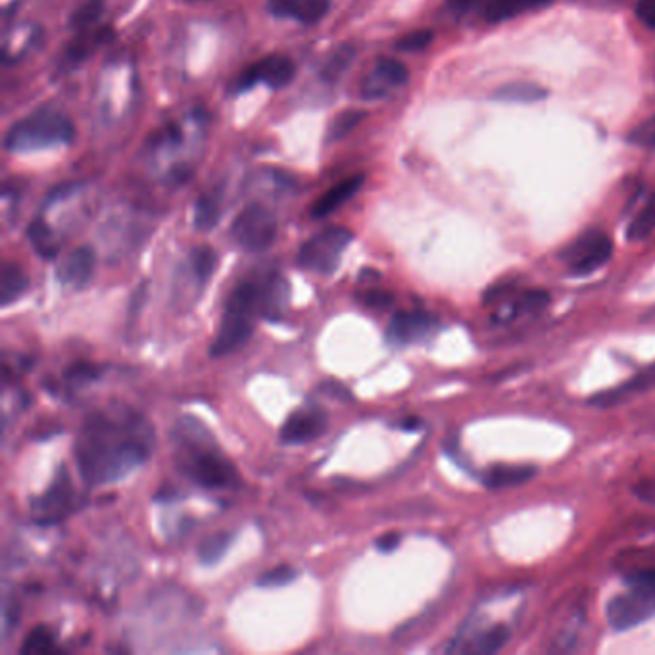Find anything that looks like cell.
Instances as JSON below:
<instances>
[{
    "label": "cell",
    "mask_w": 655,
    "mask_h": 655,
    "mask_svg": "<svg viewBox=\"0 0 655 655\" xmlns=\"http://www.w3.org/2000/svg\"><path fill=\"white\" fill-rule=\"evenodd\" d=\"M152 425L129 408L91 413L75 440V463L87 485L122 481L152 454Z\"/></svg>",
    "instance_id": "obj_1"
},
{
    "label": "cell",
    "mask_w": 655,
    "mask_h": 655,
    "mask_svg": "<svg viewBox=\"0 0 655 655\" xmlns=\"http://www.w3.org/2000/svg\"><path fill=\"white\" fill-rule=\"evenodd\" d=\"M175 460L179 471L193 483L210 490L235 488L241 483L235 465L219 452L216 440L193 417H185L175 427Z\"/></svg>",
    "instance_id": "obj_2"
},
{
    "label": "cell",
    "mask_w": 655,
    "mask_h": 655,
    "mask_svg": "<svg viewBox=\"0 0 655 655\" xmlns=\"http://www.w3.org/2000/svg\"><path fill=\"white\" fill-rule=\"evenodd\" d=\"M262 310H264V277L244 279L235 287V291L231 292L225 304L218 335L210 348L212 358L229 356L244 346L252 337L256 317L262 316Z\"/></svg>",
    "instance_id": "obj_3"
},
{
    "label": "cell",
    "mask_w": 655,
    "mask_h": 655,
    "mask_svg": "<svg viewBox=\"0 0 655 655\" xmlns=\"http://www.w3.org/2000/svg\"><path fill=\"white\" fill-rule=\"evenodd\" d=\"M73 139L75 125L66 114L56 110H37L6 131L4 146L10 152H29L50 146L70 145Z\"/></svg>",
    "instance_id": "obj_4"
},
{
    "label": "cell",
    "mask_w": 655,
    "mask_h": 655,
    "mask_svg": "<svg viewBox=\"0 0 655 655\" xmlns=\"http://www.w3.org/2000/svg\"><path fill=\"white\" fill-rule=\"evenodd\" d=\"M655 615V569L627 577V590L607 604V623L615 631H629Z\"/></svg>",
    "instance_id": "obj_5"
},
{
    "label": "cell",
    "mask_w": 655,
    "mask_h": 655,
    "mask_svg": "<svg viewBox=\"0 0 655 655\" xmlns=\"http://www.w3.org/2000/svg\"><path fill=\"white\" fill-rule=\"evenodd\" d=\"M354 241V233L346 227H327L302 244L298 264L317 275H333L340 266L344 250Z\"/></svg>",
    "instance_id": "obj_6"
},
{
    "label": "cell",
    "mask_w": 655,
    "mask_h": 655,
    "mask_svg": "<svg viewBox=\"0 0 655 655\" xmlns=\"http://www.w3.org/2000/svg\"><path fill=\"white\" fill-rule=\"evenodd\" d=\"M231 237L248 252H264L277 239V219L266 206L248 204L233 221Z\"/></svg>",
    "instance_id": "obj_7"
},
{
    "label": "cell",
    "mask_w": 655,
    "mask_h": 655,
    "mask_svg": "<svg viewBox=\"0 0 655 655\" xmlns=\"http://www.w3.org/2000/svg\"><path fill=\"white\" fill-rule=\"evenodd\" d=\"M613 254V241L602 231H586L561 252V262L577 275L586 277L606 266Z\"/></svg>",
    "instance_id": "obj_8"
},
{
    "label": "cell",
    "mask_w": 655,
    "mask_h": 655,
    "mask_svg": "<svg viewBox=\"0 0 655 655\" xmlns=\"http://www.w3.org/2000/svg\"><path fill=\"white\" fill-rule=\"evenodd\" d=\"M296 68L291 58L285 54H269L258 60L254 66L246 68L237 77V91L252 89L256 83H266L271 89H283L294 79Z\"/></svg>",
    "instance_id": "obj_9"
},
{
    "label": "cell",
    "mask_w": 655,
    "mask_h": 655,
    "mask_svg": "<svg viewBox=\"0 0 655 655\" xmlns=\"http://www.w3.org/2000/svg\"><path fill=\"white\" fill-rule=\"evenodd\" d=\"M329 429V417L317 406H306L292 413L291 417L283 423L279 438L283 444L298 446L314 442L323 437Z\"/></svg>",
    "instance_id": "obj_10"
},
{
    "label": "cell",
    "mask_w": 655,
    "mask_h": 655,
    "mask_svg": "<svg viewBox=\"0 0 655 655\" xmlns=\"http://www.w3.org/2000/svg\"><path fill=\"white\" fill-rule=\"evenodd\" d=\"M72 500V479H70L68 471L62 467L49 490L41 498H35L31 504L33 513L37 517V523L52 525V523L60 521L66 515V511L70 510Z\"/></svg>",
    "instance_id": "obj_11"
},
{
    "label": "cell",
    "mask_w": 655,
    "mask_h": 655,
    "mask_svg": "<svg viewBox=\"0 0 655 655\" xmlns=\"http://www.w3.org/2000/svg\"><path fill=\"white\" fill-rule=\"evenodd\" d=\"M437 329V319L425 312H396L387 327V340L392 346H408L429 339Z\"/></svg>",
    "instance_id": "obj_12"
},
{
    "label": "cell",
    "mask_w": 655,
    "mask_h": 655,
    "mask_svg": "<svg viewBox=\"0 0 655 655\" xmlns=\"http://www.w3.org/2000/svg\"><path fill=\"white\" fill-rule=\"evenodd\" d=\"M97 256L91 246H79L70 252L64 264L58 269V279L72 289H85L95 273Z\"/></svg>",
    "instance_id": "obj_13"
},
{
    "label": "cell",
    "mask_w": 655,
    "mask_h": 655,
    "mask_svg": "<svg viewBox=\"0 0 655 655\" xmlns=\"http://www.w3.org/2000/svg\"><path fill=\"white\" fill-rule=\"evenodd\" d=\"M267 6L277 18H292L300 24L314 25L329 14L331 0H267Z\"/></svg>",
    "instance_id": "obj_14"
},
{
    "label": "cell",
    "mask_w": 655,
    "mask_h": 655,
    "mask_svg": "<svg viewBox=\"0 0 655 655\" xmlns=\"http://www.w3.org/2000/svg\"><path fill=\"white\" fill-rule=\"evenodd\" d=\"M655 389V362L644 369H640L634 377H631L627 383L615 387V389L600 392L590 400V404L600 406V408H609L617 406L621 402H627L629 398H634L638 394H644L648 390Z\"/></svg>",
    "instance_id": "obj_15"
},
{
    "label": "cell",
    "mask_w": 655,
    "mask_h": 655,
    "mask_svg": "<svg viewBox=\"0 0 655 655\" xmlns=\"http://www.w3.org/2000/svg\"><path fill=\"white\" fill-rule=\"evenodd\" d=\"M365 175L358 173L352 177L342 179L337 185H333L327 193L317 198L310 210V216L314 219H323L331 216L335 210H339L340 206H344L350 198L358 195V191L364 187Z\"/></svg>",
    "instance_id": "obj_16"
},
{
    "label": "cell",
    "mask_w": 655,
    "mask_h": 655,
    "mask_svg": "<svg viewBox=\"0 0 655 655\" xmlns=\"http://www.w3.org/2000/svg\"><path fill=\"white\" fill-rule=\"evenodd\" d=\"M554 0H488L485 8V18L492 24L506 22L521 14L533 12L538 8L550 6Z\"/></svg>",
    "instance_id": "obj_17"
},
{
    "label": "cell",
    "mask_w": 655,
    "mask_h": 655,
    "mask_svg": "<svg viewBox=\"0 0 655 655\" xmlns=\"http://www.w3.org/2000/svg\"><path fill=\"white\" fill-rule=\"evenodd\" d=\"M533 475L534 469L529 465H496L486 471L483 483L488 488H508L527 483Z\"/></svg>",
    "instance_id": "obj_18"
},
{
    "label": "cell",
    "mask_w": 655,
    "mask_h": 655,
    "mask_svg": "<svg viewBox=\"0 0 655 655\" xmlns=\"http://www.w3.org/2000/svg\"><path fill=\"white\" fill-rule=\"evenodd\" d=\"M29 289V279L24 269L16 264H4L2 267V279H0V304L10 306L16 302L25 291Z\"/></svg>",
    "instance_id": "obj_19"
},
{
    "label": "cell",
    "mask_w": 655,
    "mask_h": 655,
    "mask_svg": "<svg viewBox=\"0 0 655 655\" xmlns=\"http://www.w3.org/2000/svg\"><path fill=\"white\" fill-rule=\"evenodd\" d=\"M508 640H510V629L504 625H496L477 634L463 650L471 654H494L500 648H504Z\"/></svg>",
    "instance_id": "obj_20"
},
{
    "label": "cell",
    "mask_w": 655,
    "mask_h": 655,
    "mask_svg": "<svg viewBox=\"0 0 655 655\" xmlns=\"http://www.w3.org/2000/svg\"><path fill=\"white\" fill-rule=\"evenodd\" d=\"M546 97H548V91L544 87H540L536 83H529V81L508 83L494 93V98L504 100V102H536V100Z\"/></svg>",
    "instance_id": "obj_21"
},
{
    "label": "cell",
    "mask_w": 655,
    "mask_h": 655,
    "mask_svg": "<svg viewBox=\"0 0 655 655\" xmlns=\"http://www.w3.org/2000/svg\"><path fill=\"white\" fill-rule=\"evenodd\" d=\"M655 231V193L646 200V204L638 210V214L632 218L627 229V239L636 243L648 239Z\"/></svg>",
    "instance_id": "obj_22"
},
{
    "label": "cell",
    "mask_w": 655,
    "mask_h": 655,
    "mask_svg": "<svg viewBox=\"0 0 655 655\" xmlns=\"http://www.w3.org/2000/svg\"><path fill=\"white\" fill-rule=\"evenodd\" d=\"M221 202L216 193H206L196 200L195 227L198 231H212L219 223Z\"/></svg>",
    "instance_id": "obj_23"
},
{
    "label": "cell",
    "mask_w": 655,
    "mask_h": 655,
    "mask_svg": "<svg viewBox=\"0 0 655 655\" xmlns=\"http://www.w3.org/2000/svg\"><path fill=\"white\" fill-rule=\"evenodd\" d=\"M354 58H356V49L352 45H340L325 60V64L321 68V79H325L329 83L337 81L340 75L350 68Z\"/></svg>",
    "instance_id": "obj_24"
},
{
    "label": "cell",
    "mask_w": 655,
    "mask_h": 655,
    "mask_svg": "<svg viewBox=\"0 0 655 655\" xmlns=\"http://www.w3.org/2000/svg\"><path fill=\"white\" fill-rule=\"evenodd\" d=\"M550 296L544 291L521 292L510 302V319L521 316H534L548 306Z\"/></svg>",
    "instance_id": "obj_25"
},
{
    "label": "cell",
    "mask_w": 655,
    "mask_h": 655,
    "mask_svg": "<svg viewBox=\"0 0 655 655\" xmlns=\"http://www.w3.org/2000/svg\"><path fill=\"white\" fill-rule=\"evenodd\" d=\"M218 264V254L210 246H196L191 252V267L195 273L198 287H206V283L212 279Z\"/></svg>",
    "instance_id": "obj_26"
},
{
    "label": "cell",
    "mask_w": 655,
    "mask_h": 655,
    "mask_svg": "<svg viewBox=\"0 0 655 655\" xmlns=\"http://www.w3.org/2000/svg\"><path fill=\"white\" fill-rule=\"evenodd\" d=\"M29 241L33 244L35 252L45 258V260H52L58 254V246L54 244L52 233H50L49 225L43 219H35L31 221L29 229H27Z\"/></svg>",
    "instance_id": "obj_27"
},
{
    "label": "cell",
    "mask_w": 655,
    "mask_h": 655,
    "mask_svg": "<svg viewBox=\"0 0 655 655\" xmlns=\"http://www.w3.org/2000/svg\"><path fill=\"white\" fill-rule=\"evenodd\" d=\"M231 542H233L231 533L212 534L206 540H202V544L198 548V558L204 565H214L227 554Z\"/></svg>",
    "instance_id": "obj_28"
},
{
    "label": "cell",
    "mask_w": 655,
    "mask_h": 655,
    "mask_svg": "<svg viewBox=\"0 0 655 655\" xmlns=\"http://www.w3.org/2000/svg\"><path fill=\"white\" fill-rule=\"evenodd\" d=\"M375 75L387 85V87H400V85H406L408 79H410V72L408 68L394 60V58H379L377 64H375Z\"/></svg>",
    "instance_id": "obj_29"
},
{
    "label": "cell",
    "mask_w": 655,
    "mask_h": 655,
    "mask_svg": "<svg viewBox=\"0 0 655 655\" xmlns=\"http://www.w3.org/2000/svg\"><path fill=\"white\" fill-rule=\"evenodd\" d=\"M364 110H344L333 120L329 127V141H342L365 120Z\"/></svg>",
    "instance_id": "obj_30"
},
{
    "label": "cell",
    "mask_w": 655,
    "mask_h": 655,
    "mask_svg": "<svg viewBox=\"0 0 655 655\" xmlns=\"http://www.w3.org/2000/svg\"><path fill=\"white\" fill-rule=\"evenodd\" d=\"M52 650H54V634L43 625L29 632L20 648L22 654H49Z\"/></svg>",
    "instance_id": "obj_31"
},
{
    "label": "cell",
    "mask_w": 655,
    "mask_h": 655,
    "mask_svg": "<svg viewBox=\"0 0 655 655\" xmlns=\"http://www.w3.org/2000/svg\"><path fill=\"white\" fill-rule=\"evenodd\" d=\"M102 12H104V0H87L73 12L70 25L77 31L89 29L91 25L97 24Z\"/></svg>",
    "instance_id": "obj_32"
},
{
    "label": "cell",
    "mask_w": 655,
    "mask_h": 655,
    "mask_svg": "<svg viewBox=\"0 0 655 655\" xmlns=\"http://www.w3.org/2000/svg\"><path fill=\"white\" fill-rule=\"evenodd\" d=\"M296 577H298V571L294 567H291V565H279V567L269 569L264 575H260L258 584L264 586V588H281V586L294 583Z\"/></svg>",
    "instance_id": "obj_33"
},
{
    "label": "cell",
    "mask_w": 655,
    "mask_h": 655,
    "mask_svg": "<svg viewBox=\"0 0 655 655\" xmlns=\"http://www.w3.org/2000/svg\"><path fill=\"white\" fill-rule=\"evenodd\" d=\"M435 39V33L431 29H417V31H412L404 37H400L396 41V50H402V52H419V50H425Z\"/></svg>",
    "instance_id": "obj_34"
},
{
    "label": "cell",
    "mask_w": 655,
    "mask_h": 655,
    "mask_svg": "<svg viewBox=\"0 0 655 655\" xmlns=\"http://www.w3.org/2000/svg\"><path fill=\"white\" fill-rule=\"evenodd\" d=\"M100 373H102V367L87 364V362H79V364H73L72 367L66 369V379L70 383L83 385V383H91V381L98 379Z\"/></svg>",
    "instance_id": "obj_35"
},
{
    "label": "cell",
    "mask_w": 655,
    "mask_h": 655,
    "mask_svg": "<svg viewBox=\"0 0 655 655\" xmlns=\"http://www.w3.org/2000/svg\"><path fill=\"white\" fill-rule=\"evenodd\" d=\"M631 143L646 148H655V116L648 122L638 125L631 135Z\"/></svg>",
    "instance_id": "obj_36"
},
{
    "label": "cell",
    "mask_w": 655,
    "mask_h": 655,
    "mask_svg": "<svg viewBox=\"0 0 655 655\" xmlns=\"http://www.w3.org/2000/svg\"><path fill=\"white\" fill-rule=\"evenodd\" d=\"M91 49H93V45H91L85 37H79V39H75L73 43L68 45V50H66V60L75 66V64L83 62V60L89 56Z\"/></svg>",
    "instance_id": "obj_37"
},
{
    "label": "cell",
    "mask_w": 655,
    "mask_h": 655,
    "mask_svg": "<svg viewBox=\"0 0 655 655\" xmlns=\"http://www.w3.org/2000/svg\"><path fill=\"white\" fill-rule=\"evenodd\" d=\"M394 302V296L387 291H369L364 294V304L375 310H385Z\"/></svg>",
    "instance_id": "obj_38"
},
{
    "label": "cell",
    "mask_w": 655,
    "mask_h": 655,
    "mask_svg": "<svg viewBox=\"0 0 655 655\" xmlns=\"http://www.w3.org/2000/svg\"><path fill=\"white\" fill-rule=\"evenodd\" d=\"M634 12L642 24L655 29V0H638Z\"/></svg>",
    "instance_id": "obj_39"
},
{
    "label": "cell",
    "mask_w": 655,
    "mask_h": 655,
    "mask_svg": "<svg viewBox=\"0 0 655 655\" xmlns=\"http://www.w3.org/2000/svg\"><path fill=\"white\" fill-rule=\"evenodd\" d=\"M321 390H323V394H327V396H331V398H335V400H340V402H352V400H354L352 392L346 389L344 385L335 383V381L323 383V385H321Z\"/></svg>",
    "instance_id": "obj_40"
},
{
    "label": "cell",
    "mask_w": 655,
    "mask_h": 655,
    "mask_svg": "<svg viewBox=\"0 0 655 655\" xmlns=\"http://www.w3.org/2000/svg\"><path fill=\"white\" fill-rule=\"evenodd\" d=\"M400 542H402V536H400V534L387 533L383 534V536H379V538L375 540V546H377L379 552L390 554V552H394V550L400 546Z\"/></svg>",
    "instance_id": "obj_41"
},
{
    "label": "cell",
    "mask_w": 655,
    "mask_h": 655,
    "mask_svg": "<svg viewBox=\"0 0 655 655\" xmlns=\"http://www.w3.org/2000/svg\"><path fill=\"white\" fill-rule=\"evenodd\" d=\"M18 619H20V607L14 602H6L4 604V634L12 631L16 625H18Z\"/></svg>",
    "instance_id": "obj_42"
},
{
    "label": "cell",
    "mask_w": 655,
    "mask_h": 655,
    "mask_svg": "<svg viewBox=\"0 0 655 655\" xmlns=\"http://www.w3.org/2000/svg\"><path fill=\"white\" fill-rule=\"evenodd\" d=\"M479 0H448V6L456 12H467L471 10Z\"/></svg>",
    "instance_id": "obj_43"
},
{
    "label": "cell",
    "mask_w": 655,
    "mask_h": 655,
    "mask_svg": "<svg viewBox=\"0 0 655 655\" xmlns=\"http://www.w3.org/2000/svg\"><path fill=\"white\" fill-rule=\"evenodd\" d=\"M189 177H191V170L189 168H185V166L173 168V179H175V183H185Z\"/></svg>",
    "instance_id": "obj_44"
},
{
    "label": "cell",
    "mask_w": 655,
    "mask_h": 655,
    "mask_svg": "<svg viewBox=\"0 0 655 655\" xmlns=\"http://www.w3.org/2000/svg\"><path fill=\"white\" fill-rule=\"evenodd\" d=\"M400 429H404V431H417V429H421V421L415 419V417H412V419H404V421L400 423Z\"/></svg>",
    "instance_id": "obj_45"
}]
</instances>
